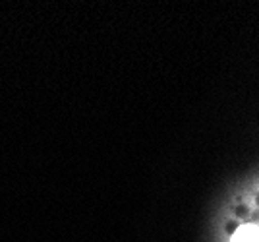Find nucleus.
Segmentation results:
<instances>
[{
	"label": "nucleus",
	"mask_w": 259,
	"mask_h": 242,
	"mask_svg": "<svg viewBox=\"0 0 259 242\" xmlns=\"http://www.w3.org/2000/svg\"><path fill=\"white\" fill-rule=\"evenodd\" d=\"M232 242H259V229L255 227H244L234 234Z\"/></svg>",
	"instance_id": "1"
}]
</instances>
